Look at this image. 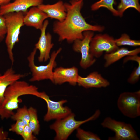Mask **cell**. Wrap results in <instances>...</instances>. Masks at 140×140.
I'll use <instances>...</instances> for the list:
<instances>
[{
  "label": "cell",
  "mask_w": 140,
  "mask_h": 140,
  "mask_svg": "<svg viewBox=\"0 0 140 140\" xmlns=\"http://www.w3.org/2000/svg\"><path fill=\"white\" fill-rule=\"evenodd\" d=\"M83 3V0H71L69 3H64L67 13L65 18L62 22L55 21L53 25V31L58 36L59 41L66 40L71 43L82 39L85 31L104 30V26L92 25L85 21L81 12Z\"/></svg>",
  "instance_id": "1"
},
{
  "label": "cell",
  "mask_w": 140,
  "mask_h": 140,
  "mask_svg": "<svg viewBox=\"0 0 140 140\" xmlns=\"http://www.w3.org/2000/svg\"><path fill=\"white\" fill-rule=\"evenodd\" d=\"M19 80L9 85L5 91L4 100L0 106V117L2 120L10 118L14 113L13 111L19 108L20 96L31 95L40 98L41 92L37 87Z\"/></svg>",
  "instance_id": "2"
},
{
  "label": "cell",
  "mask_w": 140,
  "mask_h": 140,
  "mask_svg": "<svg viewBox=\"0 0 140 140\" xmlns=\"http://www.w3.org/2000/svg\"><path fill=\"white\" fill-rule=\"evenodd\" d=\"M25 13L22 12H13L3 15L6 28L5 42L9 57L12 64L14 61L13 49L15 44L19 41L20 30L24 25L23 18Z\"/></svg>",
  "instance_id": "3"
},
{
  "label": "cell",
  "mask_w": 140,
  "mask_h": 140,
  "mask_svg": "<svg viewBox=\"0 0 140 140\" xmlns=\"http://www.w3.org/2000/svg\"><path fill=\"white\" fill-rule=\"evenodd\" d=\"M100 114V110H98L89 118L82 121H78L75 119V114L72 112L63 118L56 120L54 122L50 125V128L55 132L54 139L66 140L81 125L89 121L96 119Z\"/></svg>",
  "instance_id": "4"
},
{
  "label": "cell",
  "mask_w": 140,
  "mask_h": 140,
  "mask_svg": "<svg viewBox=\"0 0 140 140\" xmlns=\"http://www.w3.org/2000/svg\"><path fill=\"white\" fill-rule=\"evenodd\" d=\"M62 50L61 48H59L52 53L49 62L47 64L38 66L35 64L34 62L37 50L34 48L27 57L29 66L32 73V76L30 79L29 81L33 82L49 79L52 82L53 73V69L57 65L55 59Z\"/></svg>",
  "instance_id": "5"
},
{
  "label": "cell",
  "mask_w": 140,
  "mask_h": 140,
  "mask_svg": "<svg viewBox=\"0 0 140 140\" xmlns=\"http://www.w3.org/2000/svg\"><path fill=\"white\" fill-rule=\"evenodd\" d=\"M117 106L125 116L135 118L140 115V91L124 92L120 95Z\"/></svg>",
  "instance_id": "6"
},
{
  "label": "cell",
  "mask_w": 140,
  "mask_h": 140,
  "mask_svg": "<svg viewBox=\"0 0 140 140\" xmlns=\"http://www.w3.org/2000/svg\"><path fill=\"white\" fill-rule=\"evenodd\" d=\"M103 127L109 129L115 133L109 140H139L136 132L131 125L118 121L110 117L105 118L101 123Z\"/></svg>",
  "instance_id": "7"
},
{
  "label": "cell",
  "mask_w": 140,
  "mask_h": 140,
  "mask_svg": "<svg viewBox=\"0 0 140 140\" xmlns=\"http://www.w3.org/2000/svg\"><path fill=\"white\" fill-rule=\"evenodd\" d=\"M83 35L82 39L77 40L73 42L72 48L74 51L81 53L80 65L82 68L86 69L93 64L96 59L90 52V44L94 36L93 31H86L83 32Z\"/></svg>",
  "instance_id": "8"
},
{
  "label": "cell",
  "mask_w": 140,
  "mask_h": 140,
  "mask_svg": "<svg viewBox=\"0 0 140 140\" xmlns=\"http://www.w3.org/2000/svg\"><path fill=\"white\" fill-rule=\"evenodd\" d=\"M90 52L95 58H99L104 52L109 53L119 48L113 38L106 34H97L92 38L90 44Z\"/></svg>",
  "instance_id": "9"
},
{
  "label": "cell",
  "mask_w": 140,
  "mask_h": 140,
  "mask_svg": "<svg viewBox=\"0 0 140 140\" xmlns=\"http://www.w3.org/2000/svg\"><path fill=\"white\" fill-rule=\"evenodd\" d=\"M40 98L44 100L47 104V111L44 117L45 121L61 119L72 113L70 108L63 106L67 102L66 100H62L58 101H53L44 92H41Z\"/></svg>",
  "instance_id": "10"
},
{
  "label": "cell",
  "mask_w": 140,
  "mask_h": 140,
  "mask_svg": "<svg viewBox=\"0 0 140 140\" xmlns=\"http://www.w3.org/2000/svg\"><path fill=\"white\" fill-rule=\"evenodd\" d=\"M49 24L46 20L43 23V26L40 30V36L38 42L35 45V48L39 51L38 60L40 62H45L49 59L50 53L54 44L52 42V36L49 33H46V30Z\"/></svg>",
  "instance_id": "11"
},
{
  "label": "cell",
  "mask_w": 140,
  "mask_h": 140,
  "mask_svg": "<svg viewBox=\"0 0 140 140\" xmlns=\"http://www.w3.org/2000/svg\"><path fill=\"white\" fill-rule=\"evenodd\" d=\"M79 76L78 69L75 67L67 68L59 67L53 71L52 82L58 85L68 82L74 86L77 83Z\"/></svg>",
  "instance_id": "12"
},
{
  "label": "cell",
  "mask_w": 140,
  "mask_h": 140,
  "mask_svg": "<svg viewBox=\"0 0 140 140\" xmlns=\"http://www.w3.org/2000/svg\"><path fill=\"white\" fill-rule=\"evenodd\" d=\"M43 0H15L13 2L0 6V15L22 12L26 13L28 9L43 4Z\"/></svg>",
  "instance_id": "13"
},
{
  "label": "cell",
  "mask_w": 140,
  "mask_h": 140,
  "mask_svg": "<svg viewBox=\"0 0 140 140\" xmlns=\"http://www.w3.org/2000/svg\"><path fill=\"white\" fill-rule=\"evenodd\" d=\"M48 18L47 14L38 6L32 7L24 15V24L27 26L40 30L44 22Z\"/></svg>",
  "instance_id": "14"
},
{
  "label": "cell",
  "mask_w": 140,
  "mask_h": 140,
  "mask_svg": "<svg viewBox=\"0 0 140 140\" xmlns=\"http://www.w3.org/2000/svg\"><path fill=\"white\" fill-rule=\"evenodd\" d=\"M77 83L86 88L106 87L110 84L108 80L97 71L92 72L85 77L79 75Z\"/></svg>",
  "instance_id": "15"
},
{
  "label": "cell",
  "mask_w": 140,
  "mask_h": 140,
  "mask_svg": "<svg viewBox=\"0 0 140 140\" xmlns=\"http://www.w3.org/2000/svg\"><path fill=\"white\" fill-rule=\"evenodd\" d=\"M47 14L48 18L62 22L65 18L66 10L64 3L60 0L52 4H42L38 6Z\"/></svg>",
  "instance_id": "16"
},
{
  "label": "cell",
  "mask_w": 140,
  "mask_h": 140,
  "mask_svg": "<svg viewBox=\"0 0 140 140\" xmlns=\"http://www.w3.org/2000/svg\"><path fill=\"white\" fill-rule=\"evenodd\" d=\"M25 76V74L16 73L11 67L8 69L3 75L0 73V106L4 100V93L7 87Z\"/></svg>",
  "instance_id": "17"
},
{
  "label": "cell",
  "mask_w": 140,
  "mask_h": 140,
  "mask_svg": "<svg viewBox=\"0 0 140 140\" xmlns=\"http://www.w3.org/2000/svg\"><path fill=\"white\" fill-rule=\"evenodd\" d=\"M140 52V48L131 50L125 48H119L113 52L105 54L104 66L107 67L124 57L138 55Z\"/></svg>",
  "instance_id": "18"
},
{
  "label": "cell",
  "mask_w": 140,
  "mask_h": 140,
  "mask_svg": "<svg viewBox=\"0 0 140 140\" xmlns=\"http://www.w3.org/2000/svg\"><path fill=\"white\" fill-rule=\"evenodd\" d=\"M30 115L28 125L32 130L33 134L38 135L40 130V125L38 119L36 109L32 107L28 108Z\"/></svg>",
  "instance_id": "19"
},
{
  "label": "cell",
  "mask_w": 140,
  "mask_h": 140,
  "mask_svg": "<svg viewBox=\"0 0 140 140\" xmlns=\"http://www.w3.org/2000/svg\"><path fill=\"white\" fill-rule=\"evenodd\" d=\"M115 3V0H100L94 3L91 6V10L95 11L101 7L107 8L115 16H119L118 12L113 6Z\"/></svg>",
  "instance_id": "20"
},
{
  "label": "cell",
  "mask_w": 140,
  "mask_h": 140,
  "mask_svg": "<svg viewBox=\"0 0 140 140\" xmlns=\"http://www.w3.org/2000/svg\"><path fill=\"white\" fill-rule=\"evenodd\" d=\"M120 2L118 7L117 10L120 17H122L123 13L128 8H134L140 12V5L139 0H120Z\"/></svg>",
  "instance_id": "21"
},
{
  "label": "cell",
  "mask_w": 140,
  "mask_h": 140,
  "mask_svg": "<svg viewBox=\"0 0 140 140\" xmlns=\"http://www.w3.org/2000/svg\"><path fill=\"white\" fill-rule=\"evenodd\" d=\"M10 118L14 121L20 120L23 122L25 125H28L30 120V115L28 108L26 106L18 108L16 112Z\"/></svg>",
  "instance_id": "22"
},
{
  "label": "cell",
  "mask_w": 140,
  "mask_h": 140,
  "mask_svg": "<svg viewBox=\"0 0 140 140\" xmlns=\"http://www.w3.org/2000/svg\"><path fill=\"white\" fill-rule=\"evenodd\" d=\"M115 42L118 46L123 45H128L132 46H140L139 40L131 39L128 35L126 34L122 35L119 38L115 39Z\"/></svg>",
  "instance_id": "23"
},
{
  "label": "cell",
  "mask_w": 140,
  "mask_h": 140,
  "mask_svg": "<svg viewBox=\"0 0 140 140\" xmlns=\"http://www.w3.org/2000/svg\"><path fill=\"white\" fill-rule=\"evenodd\" d=\"M76 136L80 140H100V137L97 135L87 131L79 128L77 129Z\"/></svg>",
  "instance_id": "24"
},
{
  "label": "cell",
  "mask_w": 140,
  "mask_h": 140,
  "mask_svg": "<svg viewBox=\"0 0 140 140\" xmlns=\"http://www.w3.org/2000/svg\"><path fill=\"white\" fill-rule=\"evenodd\" d=\"M22 121H16V122L12 125L9 129V131L15 132L18 135H21L25 126Z\"/></svg>",
  "instance_id": "25"
},
{
  "label": "cell",
  "mask_w": 140,
  "mask_h": 140,
  "mask_svg": "<svg viewBox=\"0 0 140 140\" xmlns=\"http://www.w3.org/2000/svg\"><path fill=\"white\" fill-rule=\"evenodd\" d=\"M138 65L136 68L128 78V82L131 84H135L139 80L140 78V63H138Z\"/></svg>",
  "instance_id": "26"
},
{
  "label": "cell",
  "mask_w": 140,
  "mask_h": 140,
  "mask_svg": "<svg viewBox=\"0 0 140 140\" xmlns=\"http://www.w3.org/2000/svg\"><path fill=\"white\" fill-rule=\"evenodd\" d=\"M20 136L24 140L37 139L28 124L25 125Z\"/></svg>",
  "instance_id": "27"
},
{
  "label": "cell",
  "mask_w": 140,
  "mask_h": 140,
  "mask_svg": "<svg viewBox=\"0 0 140 140\" xmlns=\"http://www.w3.org/2000/svg\"><path fill=\"white\" fill-rule=\"evenodd\" d=\"M6 33V28L5 18L0 15V43L4 39Z\"/></svg>",
  "instance_id": "28"
},
{
  "label": "cell",
  "mask_w": 140,
  "mask_h": 140,
  "mask_svg": "<svg viewBox=\"0 0 140 140\" xmlns=\"http://www.w3.org/2000/svg\"><path fill=\"white\" fill-rule=\"evenodd\" d=\"M123 61V62L125 63L130 60L136 62L137 63H140V57L138 55H134L126 56Z\"/></svg>",
  "instance_id": "29"
},
{
  "label": "cell",
  "mask_w": 140,
  "mask_h": 140,
  "mask_svg": "<svg viewBox=\"0 0 140 140\" xmlns=\"http://www.w3.org/2000/svg\"><path fill=\"white\" fill-rule=\"evenodd\" d=\"M9 139L8 138V133L4 130L2 128L0 127V140Z\"/></svg>",
  "instance_id": "30"
},
{
  "label": "cell",
  "mask_w": 140,
  "mask_h": 140,
  "mask_svg": "<svg viewBox=\"0 0 140 140\" xmlns=\"http://www.w3.org/2000/svg\"><path fill=\"white\" fill-rule=\"evenodd\" d=\"M11 0H0V6L6 5L10 2Z\"/></svg>",
  "instance_id": "31"
},
{
  "label": "cell",
  "mask_w": 140,
  "mask_h": 140,
  "mask_svg": "<svg viewBox=\"0 0 140 140\" xmlns=\"http://www.w3.org/2000/svg\"></svg>",
  "instance_id": "32"
}]
</instances>
